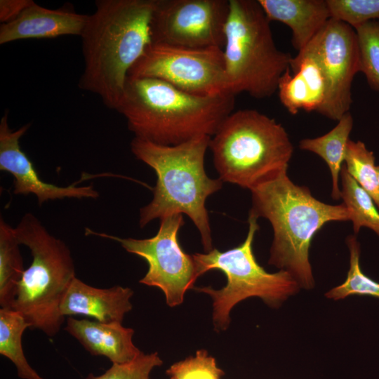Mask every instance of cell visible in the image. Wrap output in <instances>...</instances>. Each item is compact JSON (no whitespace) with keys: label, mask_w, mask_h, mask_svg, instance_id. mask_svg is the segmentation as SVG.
I'll use <instances>...</instances> for the list:
<instances>
[{"label":"cell","mask_w":379,"mask_h":379,"mask_svg":"<svg viewBox=\"0 0 379 379\" xmlns=\"http://www.w3.org/2000/svg\"><path fill=\"white\" fill-rule=\"evenodd\" d=\"M230 0H155L152 42L204 48L225 45Z\"/></svg>","instance_id":"cell-11"},{"label":"cell","mask_w":379,"mask_h":379,"mask_svg":"<svg viewBox=\"0 0 379 379\" xmlns=\"http://www.w3.org/2000/svg\"><path fill=\"white\" fill-rule=\"evenodd\" d=\"M350 251V269L345 281L326 293L328 298L343 299L351 295H367L379 298V283L367 277L361 270L360 245L357 237L347 238Z\"/></svg>","instance_id":"cell-24"},{"label":"cell","mask_w":379,"mask_h":379,"mask_svg":"<svg viewBox=\"0 0 379 379\" xmlns=\"http://www.w3.org/2000/svg\"><path fill=\"white\" fill-rule=\"evenodd\" d=\"M128 77L160 79L199 96L228 93L223 49L218 47L193 48L152 42Z\"/></svg>","instance_id":"cell-10"},{"label":"cell","mask_w":379,"mask_h":379,"mask_svg":"<svg viewBox=\"0 0 379 379\" xmlns=\"http://www.w3.org/2000/svg\"><path fill=\"white\" fill-rule=\"evenodd\" d=\"M88 15L67 8L50 9L34 2L15 20L0 26V44L29 39L81 36Z\"/></svg>","instance_id":"cell-14"},{"label":"cell","mask_w":379,"mask_h":379,"mask_svg":"<svg viewBox=\"0 0 379 379\" xmlns=\"http://www.w3.org/2000/svg\"><path fill=\"white\" fill-rule=\"evenodd\" d=\"M319 63L326 80L324 102L317 112L338 121L352 103V84L360 72L357 36L350 25L330 18L322 29L300 51Z\"/></svg>","instance_id":"cell-12"},{"label":"cell","mask_w":379,"mask_h":379,"mask_svg":"<svg viewBox=\"0 0 379 379\" xmlns=\"http://www.w3.org/2000/svg\"><path fill=\"white\" fill-rule=\"evenodd\" d=\"M331 18L352 28L379 19V0H326Z\"/></svg>","instance_id":"cell-26"},{"label":"cell","mask_w":379,"mask_h":379,"mask_svg":"<svg viewBox=\"0 0 379 379\" xmlns=\"http://www.w3.org/2000/svg\"><path fill=\"white\" fill-rule=\"evenodd\" d=\"M29 324L11 308L0 309V354L15 365L22 379H44L28 363L22 345V337Z\"/></svg>","instance_id":"cell-21"},{"label":"cell","mask_w":379,"mask_h":379,"mask_svg":"<svg viewBox=\"0 0 379 379\" xmlns=\"http://www.w3.org/2000/svg\"><path fill=\"white\" fill-rule=\"evenodd\" d=\"M65 330L91 354L104 356L112 364H124L142 352L133 344L134 331L120 322H100L69 317Z\"/></svg>","instance_id":"cell-17"},{"label":"cell","mask_w":379,"mask_h":379,"mask_svg":"<svg viewBox=\"0 0 379 379\" xmlns=\"http://www.w3.org/2000/svg\"><path fill=\"white\" fill-rule=\"evenodd\" d=\"M219 178L251 190L287 171L293 146L284 126L255 109L232 112L211 138Z\"/></svg>","instance_id":"cell-5"},{"label":"cell","mask_w":379,"mask_h":379,"mask_svg":"<svg viewBox=\"0 0 379 379\" xmlns=\"http://www.w3.org/2000/svg\"><path fill=\"white\" fill-rule=\"evenodd\" d=\"M235 95L199 96L160 79L128 77L117 108L135 138L176 145L201 135L212 137L231 114Z\"/></svg>","instance_id":"cell-2"},{"label":"cell","mask_w":379,"mask_h":379,"mask_svg":"<svg viewBox=\"0 0 379 379\" xmlns=\"http://www.w3.org/2000/svg\"><path fill=\"white\" fill-rule=\"evenodd\" d=\"M340 177L342 183L340 198L348 211L354 234L365 227L379 237V211L373 199L349 174L344 164Z\"/></svg>","instance_id":"cell-22"},{"label":"cell","mask_w":379,"mask_h":379,"mask_svg":"<svg viewBox=\"0 0 379 379\" xmlns=\"http://www.w3.org/2000/svg\"><path fill=\"white\" fill-rule=\"evenodd\" d=\"M375 160L373 152L363 142L348 141L344 161L347 171L379 208V183Z\"/></svg>","instance_id":"cell-23"},{"label":"cell","mask_w":379,"mask_h":379,"mask_svg":"<svg viewBox=\"0 0 379 379\" xmlns=\"http://www.w3.org/2000/svg\"><path fill=\"white\" fill-rule=\"evenodd\" d=\"M14 231L20 244L30 250L32 261L23 273L11 308L24 317L29 328L53 338L64 322L60 305L76 277L71 251L32 213L24 215Z\"/></svg>","instance_id":"cell-6"},{"label":"cell","mask_w":379,"mask_h":379,"mask_svg":"<svg viewBox=\"0 0 379 379\" xmlns=\"http://www.w3.org/2000/svg\"><path fill=\"white\" fill-rule=\"evenodd\" d=\"M34 2L32 0H1L0 22L5 24L15 20Z\"/></svg>","instance_id":"cell-29"},{"label":"cell","mask_w":379,"mask_h":379,"mask_svg":"<svg viewBox=\"0 0 379 379\" xmlns=\"http://www.w3.org/2000/svg\"><path fill=\"white\" fill-rule=\"evenodd\" d=\"M249 211L258 219L269 220L273 241L268 264L288 272L300 287H314L309 259L314 234L331 221L350 220L343 203L331 205L314 197L310 189L295 184L284 171L251 190Z\"/></svg>","instance_id":"cell-3"},{"label":"cell","mask_w":379,"mask_h":379,"mask_svg":"<svg viewBox=\"0 0 379 379\" xmlns=\"http://www.w3.org/2000/svg\"><path fill=\"white\" fill-rule=\"evenodd\" d=\"M133 291L121 286L98 288L77 277L72 280L60 305L65 316L85 315L105 323H122L124 315L132 310Z\"/></svg>","instance_id":"cell-15"},{"label":"cell","mask_w":379,"mask_h":379,"mask_svg":"<svg viewBox=\"0 0 379 379\" xmlns=\"http://www.w3.org/2000/svg\"><path fill=\"white\" fill-rule=\"evenodd\" d=\"M277 91L280 102L290 114H296L300 110L318 112L324 102L326 84L317 61L298 53L291 58Z\"/></svg>","instance_id":"cell-16"},{"label":"cell","mask_w":379,"mask_h":379,"mask_svg":"<svg viewBox=\"0 0 379 379\" xmlns=\"http://www.w3.org/2000/svg\"><path fill=\"white\" fill-rule=\"evenodd\" d=\"M155 0H98L81 35L84 60L81 89L98 95L117 109L128 73L152 42Z\"/></svg>","instance_id":"cell-1"},{"label":"cell","mask_w":379,"mask_h":379,"mask_svg":"<svg viewBox=\"0 0 379 379\" xmlns=\"http://www.w3.org/2000/svg\"><path fill=\"white\" fill-rule=\"evenodd\" d=\"M376 171H377L378 180V183H379V166H376Z\"/></svg>","instance_id":"cell-30"},{"label":"cell","mask_w":379,"mask_h":379,"mask_svg":"<svg viewBox=\"0 0 379 379\" xmlns=\"http://www.w3.org/2000/svg\"><path fill=\"white\" fill-rule=\"evenodd\" d=\"M359 51L360 72L370 87L379 91V19L354 28Z\"/></svg>","instance_id":"cell-25"},{"label":"cell","mask_w":379,"mask_h":379,"mask_svg":"<svg viewBox=\"0 0 379 379\" xmlns=\"http://www.w3.org/2000/svg\"><path fill=\"white\" fill-rule=\"evenodd\" d=\"M353 124L352 116L348 112L327 133L314 138L302 139L299 143L300 149L317 154L326 163L332 178L331 197L335 200H339L341 196L339 178Z\"/></svg>","instance_id":"cell-19"},{"label":"cell","mask_w":379,"mask_h":379,"mask_svg":"<svg viewBox=\"0 0 379 379\" xmlns=\"http://www.w3.org/2000/svg\"><path fill=\"white\" fill-rule=\"evenodd\" d=\"M248 222L247 236L239 246L225 251L213 248L192 255L198 277L212 270L222 271L227 277L226 285L220 289L194 287L212 298L213 322L218 331L227 329L231 310L241 300L258 297L270 307H278L300 287L288 272L280 270L270 273L258 264L253 251L254 237L260 227L258 218L249 213Z\"/></svg>","instance_id":"cell-8"},{"label":"cell","mask_w":379,"mask_h":379,"mask_svg":"<svg viewBox=\"0 0 379 379\" xmlns=\"http://www.w3.org/2000/svg\"><path fill=\"white\" fill-rule=\"evenodd\" d=\"M258 1L230 0L223 47L226 92L272 96L293 58L277 48Z\"/></svg>","instance_id":"cell-7"},{"label":"cell","mask_w":379,"mask_h":379,"mask_svg":"<svg viewBox=\"0 0 379 379\" xmlns=\"http://www.w3.org/2000/svg\"><path fill=\"white\" fill-rule=\"evenodd\" d=\"M184 225L182 214L160 219L156 235L148 239L122 238L86 229V234L113 240L127 252L138 255L148 264V270L140 283L160 288L170 307L183 302L186 291L194 288L198 278L192 255L186 253L178 241Z\"/></svg>","instance_id":"cell-9"},{"label":"cell","mask_w":379,"mask_h":379,"mask_svg":"<svg viewBox=\"0 0 379 379\" xmlns=\"http://www.w3.org/2000/svg\"><path fill=\"white\" fill-rule=\"evenodd\" d=\"M6 112L0 121V170L12 175L13 193L16 195L33 194L39 205L65 198L96 199L99 193L93 185L77 186L76 183L62 187L42 180L32 162L22 150L20 140L31 124L12 130Z\"/></svg>","instance_id":"cell-13"},{"label":"cell","mask_w":379,"mask_h":379,"mask_svg":"<svg viewBox=\"0 0 379 379\" xmlns=\"http://www.w3.org/2000/svg\"><path fill=\"white\" fill-rule=\"evenodd\" d=\"M162 360L157 352H141L133 360L124 364H112L103 374L90 379H149L152 370L161 366Z\"/></svg>","instance_id":"cell-28"},{"label":"cell","mask_w":379,"mask_h":379,"mask_svg":"<svg viewBox=\"0 0 379 379\" xmlns=\"http://www.w3.org/2000/svg\"><path fill=\"white\" fill-rule=\"evenodd\" d=\"M211 136L201 135L176 145H163L134 137L133 155L157 174L153 198L140 209L141 228L154 219L187 215L195 225L206 252L213 249L206 201L220 190L223 182L208 177L204 159Z\"/></svg>","instance_id":"cell-4"},{"label":"cell","mask_w":379,"mask_h":379,"mask_svg":"<svg viewBox=\"0 0 379 379\" xmlns=\"http://www.w3.org/2000/svg\"><path fill=\"white\" fill-rule=\"evenodd\" d=\"M270 21L291 30L293 46L302 51L331 18L326 0H258Z\"/></svg>","instance_id":"cell-18"},{"label":"cell","mask_w":379,"mask_h":379,"mask_svg":"<svg viewBox=\"0 0 379 379\" xmlns=\"http://www.w3.org/2000/svg\"><path fill=\"white\" fill-rule=\"evenodd\" d=\"M14 228L0 218V305L11 308L25 270Z\"/></svg>","instance_id":"cell-20"},{"label":"cell","mask_w":379,"mask_h":379,"mask_svg":"<svg viewBox=\"0 0 379 379\" xmlns=\"http://www.w3.org/2000/svg\"><path fill=\"white\" fill-rule=\"evenodd\" d=\"M166 373L169 379H222L224 375L215 358L205 350L172 364Z\"/></svg>","instance_id":"cell-27"}]
</instances>
